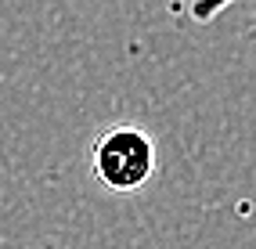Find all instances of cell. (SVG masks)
<instances>
[{
	"label": "cell",
	"mask_w": 256,
	"mask_h": 249,
	"mask_svg": "<svg viewBox=\"0 0 256 249\" xmlns=\"http://www.w3.org/2000/svg\"><path fill=\"white\" fill-rule=\"evenodd\" d=\"M156 141L141 126H108L101 130L94 148H90V170L101 188H108L112 195H134L141 192L152 174H156Z\"/></svg>",
	"instance_id": "1"
},
{
	"label": "cell",
	"mask_w": 256,
	"mask_h": 249,
	"mask_svg": "<svg viewBox=\"0 0 256 249\" xmlns=\"http://www.w3.org/2000/svg\"><path fill=\"white\" fill-rule=\"evenodd\" d=\"M234 0H192V18L195 22H213L224 8H231Z\"/></svg>",
	"instance_id": "2"
}]
</instances>
